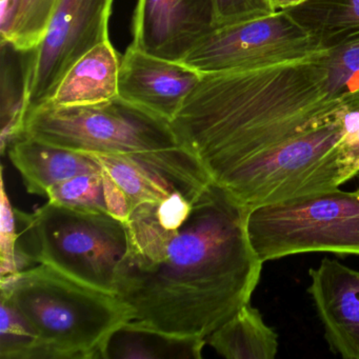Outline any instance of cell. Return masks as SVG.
<instances>
[{"label":"cell","instance_id":"f1b7e54d","mask_svg":"<svg viewBox=\"0 0 359 359\" xmlns=\"http://www.w3.org/2000/svg\"><path fill=\"white\" fill-rule=\"evenodd\" d=\"M357 191H358V192H359V187H358V189H357Z\"/></svg>","mask_w":359,"mask_h":359},{"label":"cell","instance_id":"44dd1931","mask_svg":"<svg viewBox=\"0 0 359 359\" xmlns=\"http://www.w3.org/2000/svg\"><path fill=\"white\" fill-rule=\"evenodd\" d=\"M58 0H24L9 43L18 51H32L43 41Z\"/></svg>","mask_w":359,"mask_h":359},{"label":"cell","instance_id":"d6986e66","mask_svg":"<svg viewBox=\"0 0 359 359\" xmlns=\"http://www.w3.org/2000/svg\"><path fill=\"white\" fill-rule=\"evenodd\" d=\"M93 158L121 186L131 201L132 210L144 203L168 198L176 189L163 176L134 159L119 155L85 153Z\"/></svg>","mask_w":359,"mask_h":359},{"label":"cell","instance_id":"52a82bcc","mask_svg":"<svg viewBox=\"0 0 359 359\" xmlns=\"http://www.w3.org/2000/svg\"><path fill=\"white\" fill-rule=\"evenodd\" d=\"M248 231L264 262L312 252L359 255V192L336 189L255 208Z\"/></svg>","mask_w":359,"mask_h":359},{"label":"cell","instance_id":"ac0fdd59","mask_svg":"<svg viewBox=\"0 0 359 359\" xmlns=\"http://www.w3.org/2000/svg\"><path fill=\"white\" fill-rule=\"evenodd\" d=\"M27 52L1 41V153L24 136L28 107L26 97Z\"/></svg>","mask_w":359,"mask_h":359},{"label":"cell","instance_id":"6da1fadb","mask_svg":"<svg viewBox=\"0 0 359 359\" xmlns=\"http://www.w3.org/2000/svg\"><path fill=\"white\" fill-rule=\"evenodd\" d=\"M251 210L213 182L175 230L161 224L155 205L134 210L116 278L130 323L207 340L250 304L264 264L248 231Z\"/></svg>","mask_w":359,"mask_h":359},{"label":"cell","instance_id":"9a60e30c","mask_svg":"<svg viewBox=\"0 0 359 359\" xmlns=\"http://www.w3.org/2000/svg\"><path fill=\"white\" fill-rule=\"evenodd\" d=\"M207 340L180 337L127 323L107 340L102 359L201 358Z\"/></svg>","mask_w":359,"mask_h":359},{"label":"cell","instance_id":"ba28073f","mask_svg":"<svg viewBox=\"0 0 359 359\" xmlns=\"http://www.w3.org/2000/svg\"><path fill=\"white\" fill-rule=\"evenodd\" d=\"M325 49L287 10L217 27L182 58L201 75L256 68L306 57Z\"/></svg>","mask_w":359,"mask_h":359},{"label":"cell","instance_id":"484cf974","mask_svg":"<svg viewBox=\"0 0 359 359\" xmlns=\"http://www.w3.org/2000/svg\"><path fill=\"white\" fill-rule=\"evenodd\" d=\"M100 174H102L107 212L113 217L117 218L126 224L132 213L131 201H130L129 197L121 188V186L111 177L110 174L106 170L102 168Z\"/></svg>","mask_w":359,"mask_h":359},{"label":"cell","instance_id":"7c38bea8","mask_svg":"<svg viewBox=\"0 0 359 359\" xmlns=\"http://www.w3.org/2000/svg\"><path fill=\"white\" fill-rule=\"evenodd\" d=\"M308 292L334 354L359 359V271L325 258L310 269Z\"/></svg>","mask_w":359,"mask_h":359},{"label":"cell","instance_id":"5bb4252c","mask_svg":"<svg viewBox=\"0 0 359 359\" xmlns=\"http://www.w3.org/2000/svg\"><path fill=\"white\" fill-rule=\"evenodd\" d=\"M121 60L110 41L96 46L67 71L50 100L60 106H86L118 97Z\"/></svg>","mask_w":359,"mask_h":359},{"label":"cell","instance_id":"30bf717a","mask_svg":"<svg viewBox=\"0 0 359 359\" xmlns=\"http://www.w3.org/2000/svg\"><path fill=\"white\" fill-rule=\"evenodd\" d=\"M215 28L213 0H137L131 46L163 60L182 62Z\"/></svg>","mask_w":359,"mask_h":359},{"label":"cell","instance_id":"277c9868","mask_svg":"<svg viewBox=\"0 0 359 359\" xmlns=\"http://www.w3.org/2000/svg\"><path fill=\"white\" fill-rule=\"evenodd\" d=\"M1 297L36 333L31 359H102L109 337L131 321L129 306L116 294L45 264L1 277Z\"/></svg>","mask_w":359,"mask_h":359},{"label":"cell","instance_id":"9c48e42d","mask_svg":"<svg viewBox=\"0 0 359 359\" xmlns=\"http://www.w3.org/2000/svg\"><path fill=\"white\" fill-rule=\"evenodd\" d=\"M114 0H58L43 41L27 52L28 113L49 102L67 71L90 50L110 41Z\"/></svg>","mask_w":359,"mask_h":359},{"label":"cell","instance_id":"ffe728a7","mask_svg":"<svg viewBox=\"0 0 359 359\" xmlns=\"http://www.w3.org/2000/svg\"><path fill=\"white\" fill-rule=\"evenodd\" d=\"M100 171L79 174L56 184L48 192V199L72 209L107 212Z\"/></svg>","mask_w":359,"mask_h":359},{"label":"cell","instance_id":"4fadbf2b","mask_svg":"<svg viewBox=\"0 0 359 359\" xmlns=\"http://www.w3.org/2000/svg\"><path fill=\"white\" fill-rule=\"evenodd\" d=\"M10 159L20 172L30 194L47 196L56 184L102 167L85 153L75 152L22 136L8 149Z\"/></svg>","mask_w":359,"mask_h":359},{"label":"cell","instance_id":"5b68a950","mask_svg":"<svg viewBox=\"0 0 359 359\" xmlns=\"http://www.w3.org/2000/svg\"><path fill=\"white\" fill-rule=\"evenodd\" d=\"M16 252L22 270L45 264L102 291L116 294L128 251L125 222L108 212L83 211L48 201L34 213L14 208Z\"/></svg>","mask_w":359,"mask_h":359},{"label":"cell","instance_id":"4316f807","mask_svg":"<svg viewBox=\"0 0 359 359\" xmlns=\"http://www.w3.org/2000/svg\"><path fill=\"white\" fill-rule=\"evenodd\" d=\"M24 0H0V36L9 41Z\"/></svg>","mask_w":359,"mask_h":359},{"label":"cell","instance_id":"7a4b0ae2","mask_svg":"<svg viewBox=\"0 0 359 359\" xmlns=\"http://www.w3.org/2000/svg\"><path fill=\"white\" fill-rule=\"evenodd\" d=\"M359 83L331 48L256 68L201 75L171 121L213 184L277 144L335 119Z\"/></svg>","mask_w":359,"mask_h":359},{"label":"cell","instance_id":"3957f363","mask_svg":"<svg viewBox=\"0 0 359 359\" xmlns=\"http://www.w3.org/2000/svg\"><path fill=\"white\" fill-rule=\"evenodd\" d=\"M24 135L75 152L129 157L189 199L196 198L212 182L169 121L119 96L86 106H60L49 100L27 114Z\"/></svg>","mask_w":359,"mask_h":359},{"label":"cell","instance_id":"7402d4cb","mask_svg":"<svg viewBox=\"0 0 359 359\" xmlns=\"http://www.w3.org/2000/svg\"><path fill=\"white\" fill-rule=\"evenodd\" d=\"M0 299V358L31 359L33 351L36 348V333L7 298Z\"/></svg>","mask_w":359,"mask_h":359},{"label":"cell","instance_id":"83f0119b","mask_svg":"<svg viewBox=\"0 0 359 359\" xmlns=\"http://www.w3.org/2000/svg\"><path fill=\"white\" fill-rule=\"evenodd\" d=\"M304 1H306V0H271L275 11L291 9V8L296 7V6L302 5Z\"/></svg>","mask_w":359,"mask_h":359},{"label":"cell","instance_id":"e0dca14e","mask_svg":"<svg viewBox=\"0 0 359 359\" xmlns=\"http://www.w3.org/2000/svg\"><path fill=\"white\" fill-rule=\"evenodd\" d=\"M287 11L323 47L359 36V0H306Z\"/></svg>","mask_w":359,"mask_h":359},{"label":"cell","instance_id":"603a6c76","mask_svg":"<svg viewBox=\"0 0 359 359\" xmlns=\"http://www.w3.org/2000/svg\"><path fill=\"white\" fill-rule=\"evenodd\" d=\"M341 135L339 149L350 180L359 174V96L336 115Z\"/></svg>","mask_w":359,"mask_h":359},{"label":"cell","instance_id":"2e32d148","mask_svg":"<svg viewBox=\"0 0 359 359\" xmlns=\"http://www.w3.org/2000/svg\"><path fill=\"white\" fill-rule=\"evenodd\" d=\"M208 344L229 359H273L278 352V336L250 304L216 329Z\"/></svg>","mask_w":359,"mask_h":359},{"label":"cell","instance_id":"cb8c5ba5","mask_svg":"<svg viewBox=\"0 0 359 359\" xmlns=\"http://www.w3.org/2000/svg\"><path fill=\"white\" fill-rule=\"evenodd\" d=\"M1 277L10 276L22 272V268L16 252L18 231H16V218L14 208L10 203L6 193L4 178L1 180Z\"/></svg>","mask_w":359,"mask_h":359},{"label":"cell","instance_id":"d4e9b609","mask_svg":"<svg viewBox=\"0 0 359 359\" xmlns=\"http://www.w3.org/2000/svg\"><path fill=\"white\" fill-rule=\"evenodd\" d=\"M216 28L275 13L271 0H213Z\"/></svg>","mask_w":359,"mask_h":359},{"label":"cell","instance_id":"8992f818","mask_svg":"<svg viewBox=\"0 0 359 359\" xmlns=\"http://www.w3.org/2000/svg\"><path fill=\"white\" fill-rule=\"evenodd\" d=\"M340 135L335 117L247 161L215 184L251 209L336 190L350 180Z\"/></svg>","mask_w":359,"mask_h":359},{"label":"cell","instance_id":"8fae6325","mask_svg":"<svg viewBox=\"0 0 359 359\" xmlns=\"http://www.w3.org/2000/svg\"><path fill=\"white\" fill-rule=\"evenodd\" d=\"M201 74L180 62L163 60L130 45L121 56L118 96L171 123Z\"/></svg>","mask_w":359,"mask_h":359}]
</instances>
